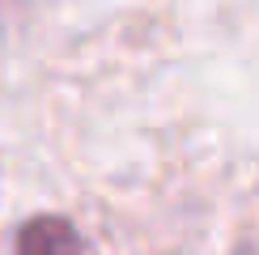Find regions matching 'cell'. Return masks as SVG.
Returning a JSON list of instances; mask_svg holds the SVG:
<instances>
[{"instance_id":"1","label":"cell","mask_w":259,"mask_h":255,"mask_svg":"<svg viewBox=\"0 0 259 255\" xmlns=\"http://www.w3.org/2000/svg\"><path fill=\"white\" fill-rule=\"evenodd\" d=\"M81 238L64 217H34L17 234V255H77Z\"/></svg>"}]
</instances>
